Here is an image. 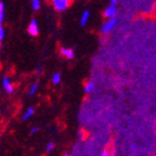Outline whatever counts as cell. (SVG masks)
Returning <instances> with one entry per match:
<instances>
[{"label": "cell", "mask_w": 156, "mask_h": 156, "mask_svg": "<svg viewBox=\"0 0 156 156\" xmlns=\"http://www.w3.org/2000/svg\"><path fill=\"white\" fill-rule=\"evenodd\" d=\"M60 53H61L62 56H64V58H67V60H72V58H74V56H75L74 50L71 48H61Z\"/></svg>", "instance_id": "5b68a950"}, {"label": "cell", "mask_w": 156, "mask_h": 156, "mask_svg": "<svg viewBox=\"0 0 156 156\" xmlns=\"http://www.w3.org/2000/svg\"><path fill=\"white\" fill-rule=\"evenodd\" d=\"M118 3H119V0H110V5H116L117 7Z\"/></svg>", "instance_id": "e0dca14e"}, {"label": "cell", "mask_w": 156, "mask_h": 156, "mask_svg": "<svg viewBox=\"0 0 156 156\" xmlns=\"http://www.w3.org/2000/svg\"><path fill=\"white\" fill-rule=\"evenodd\" d=\"M2 85H3V87H5V91H7L8 93H11L13 91V87H12V85H11V83H10L9 78L8 77H3Z\"/></svg>", "instance_id": "52a82bcc"}, {"label": "cell", "mask_w": 156, "mask_h": 156, "mask_svg": "<svg viewBox=\"0 0 156 156\" xmlns=\"http://www.w3.org/2000/svg\"><path fill=\"white\" fill-rule=\"evenodd\" d=\"M90 19V12L88 11V10H85L83 13H81V16H80V20H79V22H80V25L81 26H86Z\"/></svg>", "instance_id": "8992f818"}, {"label": "cell", "mask_w": 156, "mask_h": 156, "mask_svg": "<svg viewBox=\"0 0 156 156\" xmlns=\"http://www.w3.org/2000/svg\"><path fill=\"white\" fill-rule=\"evenodd\" d=\"M153 156H156V153H155V154H154V155H153Z\"/></svg>", "instance_id": "603a6c76"}, {"label": "cell", "mask_w": 156, "mask_h": 156, "mask_svg": "<svg viewBox=\"0 0 156 156\" xmlns=\"http://www.w3.org/2000/svg\"><path fill=\"white\" fill-rule=\"evenodd\" d=\"M51 80L53 85H58L60 81H61V74L60 73H54L51 77Z\"/></svg>", "instance_id": "9c48e42d"}, {"label": "cell", "mask_w": 156, "mask_h": 156, "mask_svg": "<svg viewBox=\"0 0 156 156\" xmlns=\"http://www.w3.org/2000/svg\"><path fill=\"white\" fill-rule=\"evenodd\" d=\"M154 16H155V19H156V7H155V9H154Z\"/></svg>", "instance_id": "ffe728a7"}, {"label": "cell", "mask_w": 156, "mask_h": 156, "mask_svg": "<svg viewBox=\"0 0 156 156\" xmlns=\"http://www.w3.org/2000/svg\"><path fill=\"white\" fill-rule=\"evenodd\" d=\"M3 19H5V5L3 2H0V24L2 23Z\"/></svg>", "instance_id": "8fae6325"}, {"label": "cell", "mask_w": 156, "mask_h": 156, "mask_svg": "<svg viewBox=\"0 0 156 156\" xmlns=\"http://www.w3.org/2000/svg\"><path fill=\"white\" fill-rule=\"evenodd\" d=\"M116 14H117V7L116 5H108L104 9V11H103V16H104L105 19L114 17V16H116Z\"/></svg>", "instance_id": "3957f363"}, {"label": "cell", "mask_w": 156, "mask_h": 156, "mask_svg": "<svg viewBox=\"0 0 156 156\" xmlns=\"http://www.w3.org/2000/svg\"><path fill=\"white\" fill-rule=\"evenodd\" d=\"M34 108L33 107H29V108H27V111L25 112V114L23 115V120H27L29 118V117H32L33 115H34Z\"/></svg>", "instance_id": "30bf717a"}, {"label": "cell", "mask_w": 156, "mask_h": 156, "mask_svg": "<svg viewBox=\"0 0 156 156\" xmlns=\"http://www.w3.org/2000/svg\"><path fill=\"white\" fill-rule=\"evenodd\" d=\"M93 90H94V83H93L92 80L88 81V83L85 85V92L86 93H91Z\"/></svg>", "instance_id": "ba28073f"}, {"label": "cell", "mask_w": 156, "mask_h": 156, "mask_svg": "<svg viewBox=\"0 0 156 156\" xmlns=\"http://www.w3.org/2000/svg\"><path fill=\"white\" fill-rule=\"evenodd\" d=\"M116 24H117V17L116 16L111 17V19H106L104 22H103V24L101 25V33H102L103 35L110 34L113 29L115 28Z\"/></svg>", "instance_id": "6da1fadb"}, {"label": "cell", "mask_w": 156, "mask_h": 156, "mask_svg": "<svg viewBox=\"0 0 156 156\" xmlns=\"http://www.w3.org/2000/svg\"><path fill=\"white\" fill-rule=\"evenodd\" d=\"M32 5L34 10H38L40 8V1L39 0H32Z\"/></svg>", "instance_id": "7c38bea8"}, {"label": "cell", "mask_w": 156, "mask_h": 156, "mask_svg": "<svg viewBox=\"0 0 156 156\" xmlns=\"http://www.w3.org/2000/svg\"><path fill=\"white\" fill-rule=\"evenodd\" d=\"M39 130V127H33L32 129H30V132L32 133H35V132H37Z\"/></svg>", "instance_id": "ac0fdd59"}, {"label": "cell", "mask_w": 156, "mask_h": 156, "mask_svg": "<svg viewBox=\"0 0 156 156\" xmlns=\"http://www.w3.org/2000/svg\"><path fill=\"white\" fill-rule=\"evenodd\" d=\"M53 147H54V144L52 143V142H49V143L47 144V147H46V150H47V151H48V152H50L52 149H53Z\"/></svg>", "instance_id": "9a60e30c"}, {"label": "cell", "mask_w": 156, "mask_h": 156, "mask_svg": "<svg viewBox=\"0 0 156 156\" xmlns=\"http://www.w3.org/2000/svg\"><path fill=\"white\" fill-rule=\"evenodd\" d=\"M0 51H1V41H0Z\"/></svg>", "instance_id": "7402d4cb"}, {"label": "cell", "mask_w": 156, "mask_h": 156, "mask_svg": "<svg viewBox=\"0 0 156 156\" xmlns=\"http://www.w3.org/2000/svg\"><path fill=\"white\" fill-rule=\"evenodd\" d=\"M50 1H51V5L54 8V10L62 12V11H65L66 9H68L73 0H50Z\"/></svg>", "instance_id": "7a4b0ae2"}, {"label": "cell", "mask_w": 156, "mask_h": 156, "mask_svg": "<svg viewBox=\"0 0 156 156\" xmlns=\"http://www.w3.org/2000/svg\"><path fill=\"white\" fill-rule=\"evenodd\" d=\"M63 156H71V155H69V154H68V153H65V154H64Z\"/></svg>", "instance_id": "44dd1931"}, {"label": "cell", "mask_w": 156, "mask_h": 156, "mask_svg": "<svg viewBox=\"0 0 156 156\" xmlns=\"http://www.w3.org/2000/svg\"><path fill=\"white\" fill-rule=\"evenodd\" d=\"M3 37H5V29H3V27L0 24V41L3 39Z\"/></svg>", "instance_id": "5bb4252c"}, {"label": "cell", "mask_w": 156, "mask_h": 156, "mask_svg": "<svg viewBox=\"0 0 156 156\" xmlns=\"http://www.w3.org/2000/svg\"><path fill=\"white\" fill-rule=\"evenodd\" d=\"M38 83H35L34 85L32 86V88H30V90H29V95H33L35 92L37 91V88H38Z\"/></svg>", "instance_id": "4fadbf2b"}, {"label": "cell", "mask_w": 156, "mask_h": 156, "mask_svg": "<svg viewBox=\"0 0 156 156\" xmlns=\"http://www.w3.org/2000/svg\"><path fill=\"white\" fill-rule=\"evenodd\" d=\"M100 156H111V155H110V152L107 151V150H103V151L101 152Z\"/></svg>", "instance_id": "2e32d148"}, {"label": "cell", "mask_w": 156, "mask_h": 156, "mask_svg": "<svg viewBox=\"0 0 156 156\" xmlns=\"http://www.w3.org/2000/svg\"><path fill=\"white\" fill-rule=\"evenodd\" d=\"M27 32H28L29 35H32V36H37L39 34V28L36 20H32L30 21V23L28 25V28H27Z\"/></svg>", "instance_id": "277c9868"}, {"label": "cell", "mask_w": 156, "mask_h": 156, "mask_svg": "<svg viewBox=\"0 0 156 156\" xmlns=\"http://www.w3.org/2000/svg\"><path fill=\"white\" fill-rule=\"evenodd\" d=\"M40 71H41V66L39 65L38 67L36 68V73H37V74H39V73H40Z\"/></svg>", "instance_id": "d6986e66"}]
</instances>
